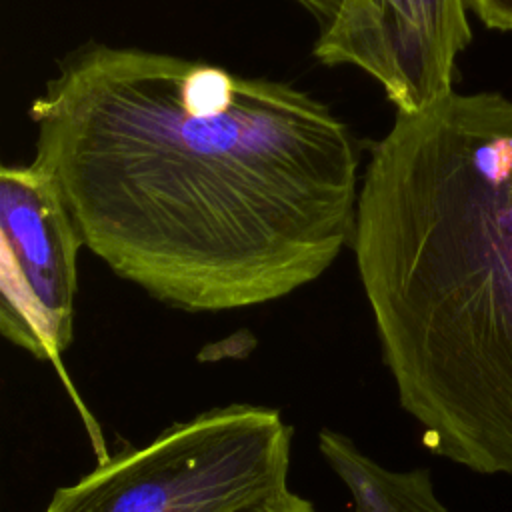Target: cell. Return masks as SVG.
I'll return each instance as SVG.
<instances>
[{
    "mask_svg": "<svg viewBox=\"0 0 512 512\" xmlns=\"http://www.w3.org/2000/svg\"><path fill=\"white\" fill-rule=\"evenodd\" d=\"M28 114L84 246L166 306L278 300L352 242L356 140L294 84L90 42Z\"/></svg>",
    "mask_w": 512,
    "mask_h": 512,
    "instance_id": "1",
    "label": "cell"
},
{
    "mask_svg": "<svg viewBox=\"0 0 512 512\" xmlns=\"http://www.w3.org/2000/svg\"><path fill=\"white\" fill-rule=\"evenodd\" d=\"M350 244L426 448L512 476V100L452 90L396 112L370 152Z\"/></svg>",
    "mask_w": 512,
    "mask_h": 512,
    "instance_id": "2",
    "label": "cell"
},
{
    "mask_svg": "<svg viewBox=\"0 0 512 512\" xmlns=\"http://www.w3.org/2000/svg\"><path fill=\"white\" fill-rule=\"evenodd\" d=\"M292 434L276 408L216 406L100 460L44 512H232L288 486Z\"/></svg>",
    "mask_w": 512,
    "mask_h": 512,
    "instance_id": "3",
    "label": "cell"
},
{
    "mask_svg": "<svg viewBox=\"0 0 512 512\" xmlns=\"http://www.w3.org/2000/svg\"><path fill=\"white\" fill-rule=\"evenodd\" d=\"M78 226L36 162L0 170V332L60 368L74 336Z\"/></svg>",
    "mask_w": 512,
    "mask_h": 512,
    "instance_id": "4",
    "label": "cell"
},
{
    "mask_svg": "<svg viewBox=\"0 0 512 512\" xmlns=\"http://www.w3.org/2000/svg\"><path fill=\"white\" fill-rule=\"evenodd\" d=\"M466 0H340L314 56L372 76L396 106L418 112L450 94L472 32Z\"/></svg>",
    "mask_w": 512,
    "mask_h": 512,
    "instance_id": "5",
    "label": "cell"
},
{
    "mask_svg": "<svg viewBox=\"0 0 512 512\" xmlns=\"http://www.w3.org/2000/svg\"><path fill=\"white\" fill-rule=\"evenodd\" d=\"M318 450L350 492L356 512H452L438 498L426 468H388L330 428L318 432Z\"/></svg>",
    "mask_w": 512,
    "mask_h": 512,
    "instance_id": "6",
    "label": "cell"
},
{
    "mask_svg": "<svg viewBox=\"0 0 512 512\" xmlns=\"http://www.w3.org/2000/svg\"><path fill=\"white\" fill-rule=\"evenodd\" d=\"M232 512H320L308 498L292 492L288 486L244 504Z\"/></svg>",
    "mask_w": 512,
    "mask_h": 512,
    "instance_id": "7",
    "label": "cell"
},
{
    "mask_svg": "<svg viewBox=\"0 0 512 512\" xmlns=\"http://www.w3.org/2000/svg\"><path fill=\"white\" fill-rule=\"evenodd\" d=\"M466 6L486 28L512 32V0H466Z\"/></svg>",
    "mask_w": 512,
    "mask_h": 512,
    "instance_id": "8",
    "label": "cell"
},
{
    "mask_svg": "<svg viewBox=\"0 0 512 512\" xmlns=\"http://www.w3.org/2000/svg\"><path fill=\"white\" fill-rule=\"evenodd\" d=\"M294 2L300 8H304L320 24V28H324L332 20V16L340 4V0H294Z\"/></svg>",
    "mask_w": 512,
    "mask_h": 512,
    "instance_id": "9",
    "label": "cell"
}]
</instances>
